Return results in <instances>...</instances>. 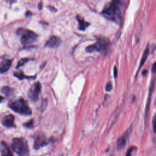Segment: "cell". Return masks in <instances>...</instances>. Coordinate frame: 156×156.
Here are the masks:
<instances>
[{
    "label": "cell",
    "mask_w": 156,
    "mask_h": 156,
    "mask_svg": "<svg viewBox=\"0 0 156 156\" xmlns=\"http://www.w3.org/2000/svg\"><path fill=\"white\" fill-rule=\"evenodd\" d=\"M121 6L119 0H113L102 10V14L108 20L119 24L122 19Z\"/></svg>",
    "instance_id": "cell-1"
},
{
    "label": "cell",
    "mask_w": 156,
    "mask_h": 156,
    "mask_svg": "<svg viewBox=\"0 0 156 156\" xmlns=\"http://www.w3.org/2000/svg\"><path fill=\"white\" fill-rule=\"evenodd\" d=\"M9 106L12 110L21 115L27 116L32 115V110L27 101L22 98L10 101L9 104Z\"/></svg>",
    "instance_id": "cell-2"
},
{
    "label": "cell",
    "mask_w": 156,
    "mask_h": 156,
    "mask_svg": "<svg viewBox=\"0 0 156 156\" xmlns=\"http://www.w3.org/2000/svg\"><path fill=\"white\" fill-rule=\"evenodd\" d=\"M13 151L19 155H27L29 154V147L27 141L23 138H15L12 144Z\"/></svg>",
    "instance_id": "cell-3"
},
{
    "label": "cell",
    "mask_w": 156,
    "mask_h": 156,
    "mask_svg": "<svg viewBox=\"0 0 156 156\" xmlns=\"http://www.w3.org/2000/svg\"><path fill=\"white\" fill-rule=\"evenodd\" d=\"M110 46V42L106 38H98L97 41L91 45H90L86 48V51L88 52H105L107 51Z\"/></svg>",
    "instance_id": "cell-4"
},
{
    "label": "cell",
    "mask_w": 156,
    "mask_h": 156,
    "mask_svg": "<svg viewBox=\"0 0 156 156\" xmlns=\"http://www.w3.org/2000/svg\"><path fill=\"white\" fill-rule=\"evenodd\" d=\"M17 34L21 35V43L24 46L29 45L33 43L38 38V35L34 32L28 29H19L17 30Z\"/></svg>",
    "instance_id": "cell-5"
},
{
    "label": "cell",
    "mask_w": 156,
    "mask_h": 156,
    "mask_svg": "<svg viewBox=\"0 0 156 156\" xmlns=\"http://www.w3.org/2000/svg\"><path fill=\"white\" fill-rule=\"evenodd\" d=\"M41 86L39 82L35 83L31 86L29 90L28 96L32 101L35 102L38 100L41 91Z\"/></svg>",
    "instance_id": "cell-6"
},
{
    "label": "cell",
    "mask_w": 156,
    "mask_h": 156,
    "mask_svg": "<svg viewBox=\"0 0 156 156\" xmlns=\"http://www.w3.org/2000/svg\"><path fill=\"white\" fill-rule=\"evenodd\" d=\"M131 129L132 127H129L123 134L122 135H121L116 141V149L118 151H121L122 150L127 142L128 138H129V136L130 135V133H131Z\"/></svg>",
    "instance_id": "cell-7"
},
{
    "label": "cell",
    "mask_w": 156,
    "mask_h": 156,
    "mask_svg": "<svg viewBox=\"0 0 156 156\" xmlns=\"http://www.w3.org/2000/svg\"><path fill=\"white\" fill-rule=\"evenodd\" d=\"M48 141L46 137L43 133H39L35 137L34 147L35 149L38 150L41 147H43L48 144Z\"/></svg>",
    "instance_id": "cell-8"
},
{
    "label": "cell",
    "mask_w": 156,
    "mask_h": 156,
    "mask_svg": "<svg viewBox=\"0 0 156 156\" xmlns=\"http://www.w3.org/2000/svg\"><path fill=\"white\" fill-rule=\"evenodd\" d=\"M61 39L57 36L51 37L46 43L45 46L49 48H57L61 43Z\"/></svg>",
    "instance_id": "cell-9"
},
{
    "label": "cell",
    "mask_w": 156,
    "mask_h": 156,
    "mask_svg": "<svg viewBox=\"0 0 156 156\" xmlns=\"http://www.w3.org/2000/svg\"><path fill=\"white\" fill-rule=\"evenodd\" d=\"M14 121V116L12 115H8L3 117L1 120V123L3 126L7 127H13L15 126Z\"/></svg>",
    "instance_id": "cell-10"
},
{
    "label": "cell",
    "mask_w": 156,
    "mask_h": 156,
    "mask_svg": "<svg viewBox=\"0 0 156 156\" xmlns=\"http://www.w3.org/2000/svg\"><path fill=\"white\" fill-rule=\"evenodd\" d=\"M12 65V60L4 59L0 63V74L7 71Z\"/></svg>",
    "instance_id": "cell-11"
},
{
    "label": "cell",
    "mask_w": 156,
    "mask_h": 156,
    "mask_svg": "<svg viewBox=\"0 0 156 156\" xmlns=\"http://www.w3.org/2000/svg\"><path fill=\"white\" fill-rule=\"evenodd\" d=\"M0 150H1V154L2 155H13V154L11 152L10 149L9 148L8 146L3 141L1 142V143Z\"/></svg>",
    "instance_id": "cell-12"
},
{
    "label": "cell",
    "mask_w": 156,
    "mask_h": 156,
    "mask_svg": "<svg viewBox=\"0 0 156 156\" xmlns=\"http://www.w3.org/2000/svg\"><path fill=\"white\" fill-rule=\"evenodd\" d=\"M77 20L79 22V29L80 30H85L90 25L89 23L85 21L83 18L79 16H77Z\"/></svg>",
    "instance_id": "cell-13"
},
{
    "label": "cell",
    "mask_w": 156,
    "mask_h": 156,
    "mask_svg": "<svg viewBox=\"0 0 156 156\" xmlns=\"http://www.w3.org/2000/svg\"><path fill=\"white\" fill-rule=\"evenodd\" d=\"M149 55V47L148 46H147V47L146 48L143 54V55H142V57H141V62H140V66H139V68H138V71L136 73V76L138 74V73L139 71V70L140 69V68H141V66H143V65H144V62H146L147 58V56Z\"/></svg>",
    "instance_id": "cell-14"
},
{
    "label": "cell",
    "mask_w": 156,
    "mask_h": 156,
    "mask_svg": "<svg viewBox=\"0 0 156 156\" xmlns=\"http://www.w3.org/2000/svg\"><path fill=\"white\" fill-rule=\"evenodd\" d=\"M13 75L18 77L19 79H30V78H34V77H30V76H27L24 74V73L22 71H19V72H15Z\"/></svg>",
    "instance_id": "cell-15"
},
{
    "label": "cell",
    "mask_w": 156,
    "mask_h": 156,
    "mask_svg": "<svg viewBox=\"0 0 156 156\" xmlns=\"http://www.w3.org/2000/svg\"><path fill=\"white\" fill-rule=\"evenodd\" d=\"M1 91L4 94H5L7 96H9V95L12 94V92H13V90L9 87H4L2 88Z\"/></svg>",
    "instance_id": "cell-16"
},
{
    "label": "cell",
    "mask_w": 156,
    "mask_h": 156,
    "mask_svg": "<svg viewBox=\"0 0 156 156\" xmlns=\"http://www.w3.org/2000/svg\"><path fill=\"white\" fill-rule=\"evenodd\" d=\"M28 61H29V59L27 58H21V60H19V62H18V64L16 66V68H18L19 67L24 65L26 62H27Z\"/></svg>",
    "instance_id": "cell-17"
},
{
    "label": "cell",
    "mask_w": 156,
    "mask_h": 156,
    "mask_svg": "<svg viewBox=\"0 0 156 156\" xmlns=\"http://www.w3.org/2000/svg\"><path fill=\"white\" fill-rule=\"evenodd\" d=\"M24 126H25L27 128H30V129L32 128L33 127V120L31 119L30 121L24 124Z\"/></svg>",
    "instance_id": "cell-18"
},
{
    "label": "cell",
    "mask_w": 156,
    "mask_h": 156,
    "mask_svg": "<svg viewBox=\"0 0 156 156\" xmlns=\"http://www.w3.org/2000/svg\"><path fill=\"white\" fill-rule=\"evenodd\" d=\"M112 89V83L110 82H108L107 83L106 85V87H105V90L107 91H111Z\"/></svg>",
    "instance_id": "cell-19"
},
{
    "label": "cell",
    "mask_w": 156,
    "mask_h": 156,
    "mask_svg": "<svg viewBox=\"0 0 156 156\" xmlns=\"http://www.w3.org/2000/svg\"><path fill=\"white\" fill-rule=\"evenodd\" d=\"M118 76V71H117V68H116V66L114 67V77L116 78Z\"/></svg>",
    "instance_id": "cell-20"
},
{
    "label": "cell",
    "mask_w": 156,
    "mask_h": 156,
    "mask_svg": "<svg viewBox=\"0 0 156 156\" xmlns=\"http://www.w3.org/2000/svg\"><path fill=\"white\" fill-rule=\"evenodd\" d=\"M134 148H135V147H130V149H129V151H128V152L126 154V155H130V152H131V151H133V149Z\"/></svg>",
    "instance_id": "cell-21"
},
{
    "label": "cell",
    "mask_w": 156,
    "mask_h": 156,
    "mask_svg": "<svg viewBox=\"0 0 156 156\" xmlns=\"http://www.w3.org/2000/svg\"><path fill=\"white\" fill-rule=\"evenodd\" d=\"M155 117L154 116V118H153V121H152V124H153V129H154V132L155 131V130H154V128H155V125H154V124H155Z\"/></svg>",
    "instance_id": "cell-22"
},
{
    "label": "cell",
    "mask_w": 156,
    "mask_h": 156,
    "mask_svg": "<svg viewBox=\"0 0 156 156\" xmlns=\"http://www.w3.org/2000/svg\"><path fill=\"white\" fill-rule=\"evenodd\" d=\"M155 63H154L152 65V71L154 73H155Z\"/></svg>",
    "instance_id": "cell-23"
},
{
    "label": "cell",
    "mask_w": 156,
    "mask_h": 156,
    "mask_svg": "<svg viewBox=\"0 0 156 156\" xmlns=\"http://www.w3.org/2000/svg\"><path fill=\"white\" fill-rule=\"evenodd\" d=\"M2 100H3V97L0 95V103L2 101Z\"/></svg>",
    "instance_id": "cell-24"
}]
</instances>
